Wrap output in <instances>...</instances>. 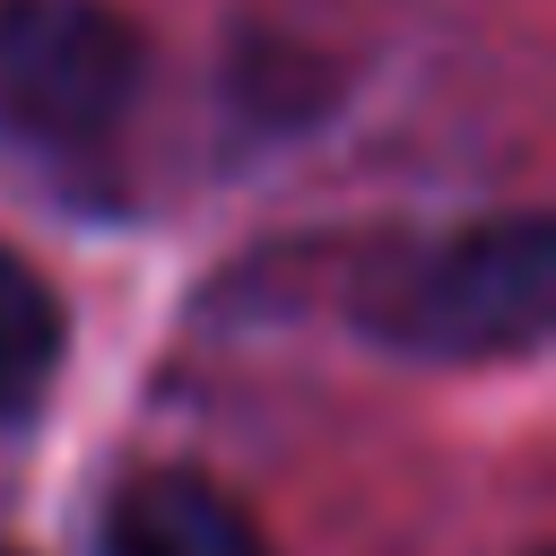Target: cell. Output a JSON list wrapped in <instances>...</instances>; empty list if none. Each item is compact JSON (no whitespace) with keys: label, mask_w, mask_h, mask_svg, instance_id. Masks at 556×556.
Masks as SVG:
<instances>
[{"label":"cell","mask_w":556,"mask_h":556,"mask_svg":"<svg viewBox=\"0 0 556 556\" xmlns=\"http://www.w3.org/2000/svg\"><path fill=\"white\" fill-rule=\"evenodd\" d=\"M556 321V226L547 217H495L469 226L408 269H391L365 295V330L400 356H521Z\"/></svg>","instance_id":"6da1fadb"},{"label":"cell","mask_w":556,"mask_h":556,"mask_svg":"<svg viewBox=\"0 0 556 556\" xmlns=\"http://www.w3.org/2000/svg\"><path fill=\"white\" fill-rule=\"evenodd\" d=\"M139 96V35L113 0H0V130L87 148Z\"/></svg>","instance_id":"7a4b0ae2"},{"label":"cell","mask_w":556,"mask_h":556,"mask_svg":"<svg viewBox=\"0 0 556 556\" xmlns=\"http://www.w3.org/2000/svg\"><path fill=\"white\" fill-rule=\"evenodd\" d=\"M96 556H269V539L226 486L191 469H148L113 495Z\"/></svg>","instance_id":"3957f363"},{"label":"cell","mask_w":556,"mask_h":556,"mask_svg":"<svg viewBox=\"0 0 556 556\" xmlns=\"http://www.w3.org/2000/svg\"><path fill=\"white\" fill-rule=\"evenodd\" d=\"M52 374H61V304L17 252H0V426H17L52 391Z\"/></svg>","instance_id":"277c9868"}]
</instances>
